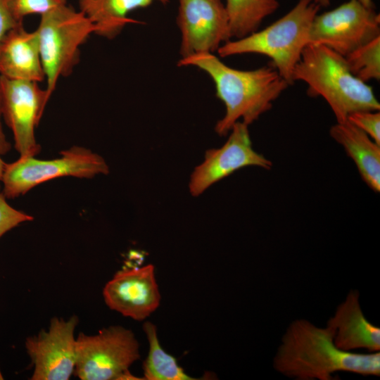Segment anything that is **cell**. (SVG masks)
<instances>
[{
    "label": "cell",
    "mask_w": 380,
    "mask_h": 380,
    "mask_svg": "<svg viewBox=\"0 0 380 380\" xmlns=\"http://www.w3.org/2000/svg\"><path fill=\"white\" fill-rule=\"evenodd\" d=\"M8 6L18 22L29 15H40L63 4L66 0H6Z\"/></svg>",
    "instance_id": "cell-21"
},
{
    "label": "cell",
    "mask_w": 380,
    "mask_h": 380,
    "mask_svg": "<svg viewBox=\"0 0 380 380\" xmlns=\"http://www.w3.org/2000/svg\"><path fill=\"white\" fill-rule=\"evenodd\" d=\"M329 134L353 160L364 182L379 192L380 145L348 120L336 122Z\"/></svg>",
    "instance_id": "cell-16"
},
{
    "label": "cell",
    "mask_w": 380,
    "mask_h": 380,
    "mask_svg": "<svg viewBox=\"0 0 380 380\" xmlns=\"http://www.w3.org/2000/svg\"><path fill=\"white\" fill-rule=\"evenodd\" d=\"M139 358L134 334L122 326H110L94 335L78 334L74 372L81 380H121Z\"/></svg>",
    "instance_id": "cell-7"
},
{
    "label": "cell",
    "mask_w": 380,
    "mask_h": 380,
    "mask_svg": "<svg viewBox=\"0 0 380 380\" xmlns=\"http://www.w3.org/2000/svg\"><path fill=\"white\" fill-rule=\"evenodd\" d=\"M2 115L13 132L20 156H35L40 151L34 129L49 99L38 82L12 80L0 75Z\"/></svg>",
    "instance_id": "cell-9"
},
{
    "label": "cell",
    "mask_w": 380,
    "mask_h": 380,
    "mask_svg": "<svg viewBox=\"0 0 380 380\" xmlns=\"http://www.w3.org/2000/svg\"><path fill=\"white\" fill-rule=\"evenodd\" d=\"M5 165H6V163H4V161L1 159V155H0V188H1V177H2L4 170Z\"/></svg>",
    "instance_id": "cell-28"
},
{
    "label": "cell",
    "mask_w": 380,
    "mask_h": 380,
    "mask_svg": "<svg viewBox=\"0 0 380 380\" xmlns=\"http://www.w3.org/2000/svg\"><path fill=\"white\" fill-rule=\"evenodd\" d=\"M146 335L149 350L144 362V379L146 380H194L177 364V360L167 353L160 346L157 328L151 322L143 325Z\"/></svg>",
    "instance_id": "cell-19"
},
{
    "label": "cell",
    "mask_w": 380,
    "mask_h": 380,
    "mask_svg": "<svg viewBox=\"0 0 380 380\" xmlns=\"http://www.w3.org/2000/svg\"><path fill=\"white\" fill-rule=\"evenodd\" d=\"M319 8L313 0H298L288 13L269 26L224 43L217 49V53L221 57L244 53L266 56L291 85L293 69L310 42L311 25Z\"/></svg>",
    "instance_id": "cell-4"
},
{
    "label": "cell",
    "mask_w": 380,
    "mask_h": 380,
    "mask_svg": "<svg viewBox=\"0 0 380 380\" xmlns=\"http://www.w3.org/2000/svg\"><path fill=\"white\" fill-rule=\"evenodd\" d=\"M292 80L305 82L309 96L323 98L336 122L346 121L355 112L380 110L372 87L352 74L345 57L325 46L308 44L305 47Z\"/></svg>",
    "instance_id": "cell-3"
},
{
    "label": "cell",
    "mask_w": 380,
    "mask_h": 380,
    "mask_svg": "<svg viewBox=\"0 0 380 380\" xmlns=\"http://www.w3.org/2000/svg\"><path fill=\"white\" fill-rule=\"evenodd\" d=\"M2 115L1 111V99L0 94V155H4L7 153L11 150V144L7 141L6 137L4 133L1 122V117Z\"/></svg>",
    "instance_id": "cell-25"
},
{
    "label": "cell",
    "mask_w": 380,
    "mask_h": 380,
    "mask_svg": "<svg viewBox=\"0 0 380 380\" xmlns=\"http://www.w3.org/2000/svg\"><path fill=\"white\" fill-rule=\"evenodd\" d=\"M274 369L298 380H331L338 372L380 375V353L343 351L334 343L329 327L306 319L293 321L282 336L273 361Z\"/></svg>",
    "instance_id": "cell-1"
},
{
    "label": "cell",
    "mask_w": 380,
    "mask_h": 380,
    "mask_svg": "<svg viewBox=\"0 0 380 380\" xmlns=\"http://www.w3.org/2000/svg\"><path fill=\"white\" fill-rule=\"evenodd\" d=\"M380 36V15L357 0L317 14L309 44L325 46L343 57Z\"/></svg>",
    "instance_id": "cell-8"
},
{
    "label": "cell",
    "mask_w": 380,
    "mask_h": 380,
    "mask_svg": "<svg viewBox=\"0 0 380 380\" xmlns=\"http://www.w3.org/2000/svg\"><path fill=\"white\" fill-rule=\"evenodd\" d=\"M313 1L319 7H327L330 5V0H313Z\"/></svg>",
    "instance_id": "cell-27"
},
{
    "label": "cell",
    "mask_w": 380,
    "mask_h": 380,
    "mask_svg": "<svg viewBox=\"0 0 380 380\" xmlns=\"http://www.w3.org/2000/svg\"><path fill=\"white\" fill-rule=\"evenodd\" d=\"M327 326L331 329L334 343L340 350L353 352L366 349L368 353L380 350V328L365 317L360 303V293L356 290L348 292Z\"/></svg>",
    "instance_id": "cell-14"
},
{
    "label": "cell",
    "mask_w": 380,
    "mask_h": 380,
    "mask_svg": "<svg viewBox=\"0 0 380 380\" xmlns=\"http://www.w3.org/2000/svg\"><path fill=\"white\" fill-rule=\"evenodd\" d=\"M79 318L53 317L47 330L27 337L25 346L33 365L31 380H68L75 365V331Z\"/></svg>",
    "instance_id": "cell-11"
},
{
    "label": "cell",
    "mask_w": 380,
    "mask_h": 380,
    "mask_svg": "<svg viewBox=\"0 0 380 380\" xmlns=\"http://www.w3.org/2000/svg\"><path fill=\"white\" fill-rule=\"evenodd\" d=\"M6 198L0 194V238L21 223L33 220L31 215L11 206Z\"/></svg>",
    "instance_id": "cell-23"
},
{
    "label": "cell",
    "mask_w": 380,
    "mask_h": 380,
    "mask_svg": "<svg viewBox=\"0 0 380 380\" xmlns=\"http://www.w3.org/2000/svg\"><path fill=\"white\" fill-rule=\"evenodd\" d=\"M352 74L361 81L380 80V36L345 57Z\"/></svg>",
    "instance_id": "cell-20"
},
{
    "label": "cell",
    "mask_w": 380,
    "mask_h": 380,
    "mask_svg": "<svg viewBox=\"0 0 380 380\" xmlns=\"http://www.w3.org/2000/svg\"><path fill=\"white\" fill-rule=\"evenodd\" d=\"M156 1L168 3V0H79V6L80 11L95 26V34L113 39L127 24L140 23L127 17L129 12L148 7Z\"/></svg>",
    "instance_id": "cell-17"
},
{
    "label": "cell",
    "mask_w": 380,
    "mask_h": 380,
    "mask_svg": "<svg viewBox=\"0 0 380 380\" xmlns=\"http://www.w3.org/2000/svg\"><path fill=\"white\" fill-rule=\"evenodd\" d=\"M18 22L13 15L6 0H0V42L6 33L17 25Z\"/></svg>",
    "instance_id": "cell-24"
},
{
    "label": "cell",
    "mask_w": 380,
    "mask_h": 380,
    "mask_svg": "<svg viewBox=\"0 0 380 380\" xmlns=\"http://www.w3.org/2000/svg\"><path fill=\"white\" fill-rule=\"evenodd\" d=\"M106 305L125 317L143 321L159 306L160 294L151 264L118 271L105 285Z\"/></svg>",
    "instance_id": "cell-13"
},
{
    "label": "cell",
    "mask_w": 380,
    "mask_h": 380,
    "mask_svg": "<svg viewBox=\"0 0 380 380\" xmlns=\"http://www.w3.org/2000/svg\"><path fill=\"white\" fill-rule=\"evenodd\" d=\"M279 6L277 0H226L232 37L240 39L255 32Z\"/></svg>",
    "instance_id": "cell-18"
},
{
    "label": "cell",
    "mask_w": 380,
    "mask_h": 380,
    "mask_svg": "<svg viewBox=\"0 0 380 380\" xmlns=\"http://www.w3.org/2000/svg\"><path fill=\"white\" fill-rule=\"evenodd\" d=\"M0 75L36 82L45 79L37 32H27L23 23L0 42Z\"/></svg>",
    "instance_id": "cell-15"
},
{
    "label": "cell",
    "mask_w": 380,
    "mask_h": 380,
    "mask_svg": "<svg viewBox=\"0 0 380 380\" xmlns=\"http://www.w3.org/2000/svg\"><path fill=\"white\" fill-rule=\"evenodd\" d=\"M229 134L222 146L205 151L203 161L193 170L189 182L191 196H200L216 182L241 168H272V161L253 148L248 125L238 121Z\"/></svg>",
    "instance_id": "cell-10"
},
{
    "label": "cell",
    "mask_w": 380,
    "mask_h": 380,
    "mask_svg": "<svg viewBox=\"0 0 380 380\" xmlns=\"http://www.w3.org/2000/svg\"><path fill=\"white\" fill-rule=\"evenodd\" d=\"M179 66L191 65L205 72L215 85L216 96L225 106L224 115L215 131L225 136L234 125H249L271 109L274 101L289 84L273 66L242 70L229 67L212 53H201L182 58Z\"/></svg>",
    "instance_id": "cell-2"
},
{
    "label": "cell",
    "mask_w": 380,
    "mask_h": 380,
    "mask_svg": "<svg viewBox=\"0 0 380 380\" xmlns=\"http://www.w3.org/2000/svg\"><path fill=\"white\" fill-rule=\"evenodd\" d=\"M360 4L367 8L375 9L372 0H357Z\"/></svg>",
    "instance_id": "cell-26"
},
{
    "label": "cell",
    "mask_w": 380,
    "mask_h": 380,
    "mask_svg": "<svg viewBox=\"0 0 380 380\" xmlns=\"http://www.w3.org/2000/svg\"><path fill=\"white\" fill-rule=\"evenodd\" d=\"M347 120L367 134L380 145L379 110H364L350 114Z\"/></svg>",
    "instance_id": "cell-22"
},
{
    "label": "cell",
    "mask_w": 380,
    "mask_h": 380,
    "mask_svg": "<svg viewBox=\"0 0 380 380\" xmlns=\"http://www.w3.org/2000/svg\"><path fill=\"white\" fill-rule=\"evenodd\" d=\"M177 23L182 34V58L212 53L232 38L222 0H178Z\"/></svg>",
    "instance_id": "cell-12"
},
{
    "label": "cell",
    "mask_w": 380,
    "mask_h": 380,
    "mask_svg": "<svg viewBox=\"0 0 380 380\" xmlns=\"http://www.w3.org/2000/svg\"><path fill=\"white\" fill-rule=\"evenodd\" d=\"M60 155V158L46 160L20 156L17 160L6 163L1 180L4 196L15 198L43 182L61 177L91 179L109 172L104 158L86 148L74 146Z\"/></svg>",
    "instance_id": "cell-6"
},
{
    "label": "cell",
    "mask_w": 380,
    "mask_h": 380,
    "mask_svg": "<svg viewBox=\"0 0 380 380\" xmlns=\"http://www.w3.org/2000/svg\"><path fill=\"white\" fill-rule=\"evenodd\" d=\"M4 378V376L2 374V372H1V368H0V380H3Z\"/></svg>",
    "instance_id": "cell-29"
},
{
    "label": "cell",
    "mask_w": 380,
    "mask_h": 380,
    "mask_svg": "<svg viewBox=\"0 0 380 380\" xmlns=\"http://www.w3.org/2000/svg\"><path fill=\"white\" fill-rule=\"evenodd\" d=\"M35 31L50 98L58 78L71 73L80 59V46L96 27L81 11L63 4L41 15Z\"/></svg>",
    "instance_id": "cell-5"
}]
</instances>
